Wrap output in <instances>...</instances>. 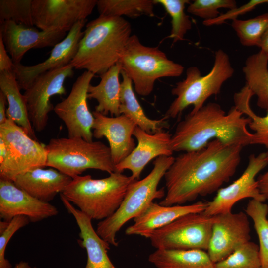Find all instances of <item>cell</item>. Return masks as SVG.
Listing matches in <instances>:
<instances>
[{"instance_id": "6da1fadb", "label": "cell", "mask_w": 268, "mask_h": 268, "mask_svg": "<svg viewBox=\"0 0 268 268\" xmlns=\"http://www.w3.org/2000/svg\"><path fill=\"white\" fill-rule=\"evenodd\" d=\"M242 148L215 139L175 158L165 174L166 193L159 204L182 205L217 191L235 174Z\"/></svg>"}, {"instance_id": "7a4b0ae2", "label": "cell", "mask_w": 268, "mask_h": 268, "mask_svg": "<svg viewBox=\"0 0 268 268\" xmlns=\"http://www.w3.org/2000/svg\"><path fill=\"white\" fill-rule=\"evenodd\" d=\"M243 115L234 106L225 113L217 103L205 104L197 112H190L178 123L171 136L172 150L195 151L215 139L243 147L254 145V134L247 129L251 119Z\"/></svg>"}, {"instance_id": "3957f363", "label": "cell", "mask_w": 268, "mask_h": 268, "mask_svg": "<svg viewBox=\"0 0 268 268\" xmlns=\"http://www.w3.org/2000/svg\"><path fill=\"white\" fill-rule=\"evenodd\" d=\"M131 32L123 17L99 15L86 24L70 64L100 76L119 62Z\"/></svg>"}, {"instance_id": "277c9868", "label": "cell", "mask_w": 268, "mask_h": 268, "mask_svg": "<svg viewBox=\"0 0 268 268\" xmlns=\"http://www.w3.org/2000/svg\"><path fill=\"white\" fill-rule=\"evenodd\" d=\"M134 180L118 172L99 179L80 175L72 179L61 194L92 220H103L118 209Z\"/></svg>"}, {"instance_id": "5b68a950", "label": "cell", "mask_w": 268, "mask_h": 268, "mask_svg": "<svg viewBox=\"0 0 268 268\" xmlns=\"http://www.w3.org/2000/svg\"><path fill=\"white\" fill-rule=\"evenodd\" d=\"M172 156H162L153 162L151 171L143 179L134 180L129 186L118 209L110 216L97 224L98 235L114 246L117 232L128 221L139 215L156 199L165 196L163 188L158 189L160 180L174 162Z\"/></svg>"}, {"instance_id": "8992f818", "label": "cell", "mask_w": 268, "mask_h": 268, "mask_svg": "<svg viewBox=\"0 0 268 268\" xmlns=\"http://www.w3.org/2000/svg\"><path fill=\"white\" fill-rule=\"evenodd\" d=\"M234 73L230 58L222 49L215 52L213 67L205 75H201L196 67H189L186 78L177 82L172 88V94L176 98L164 117L167 119L176 118L190 105L193 106L190 112H197L210 97L220 93L223 84L232 77Z\"/></svg>"}, {"instance_id": "52a82bcc", "label": "cell", "mask_w": 268, "mask_h": 268, "mask_svg": "<svg viewBox=\"0 0 268 268\" xmlns=\"http://www.w3.org/2000/svg\"><path fill=\"white\" fill-rule=\"evenodd\" d=\"M119 62L133 83L135 92L141 96L151 94L158 79L180 76L184 69L181 64L168 59L158 47L142 44L135 35L130 37Z\"/></svg>"}, {"instance_id": "ba28073f", "label": "cell", "mask_w": 268, "mask_h": 268, "mask_svg": "<svg viewBox=\"0 0 268 268\" xmlns=\"http://www.w3.org/2000/svg\"><path fill=\"white\" fill-rule=\"evenodd\" d=\"M47 166L72 179L87 169L116 172L109 146L101 141H88L81 137L53 138L46 145Z\"/></svg>"}, {"instance_id": "9c48e42d", "label": "cell", "mask_w": 268, "mask_h": 268, "mask_svg": "<svg viewBox=\"0 0 268 268\" xmlns=\"http://www.w3.org/2000/svg\"><path fill=\"white\" fill-rule=\"evenodd\" d=\"M0 137L7 148L6 157L0 164V178L13 181L30 170L47 166L46 145L31 138L12 120L7 118L0 125Z\"/></svg>"}, {"instance_id": "30bf717a", "label": "cell", "mask_w": 268, "mask_h": 268, "mask_svg": "<svg viewBox=\"0 0 268 268\" xmlns=\"http://www.w3.org/2000/svg\"><path fill=\"white\" fill-rule=\"evenodd\" d=\"M216 216L202 212L183 215L153 231L149 239L156 249L207 251Z\"/></svg>"}, {"instance_id": "8fae6325", "label": "cell", "mask_w": 268, "mask_h": 268, "mask_svg": "<svg viewBox=\"0 0 268 268\" xmlns=\"http://www.w3.org/2000/svg\"><path fill=\"white\" fill-rule=\"evenodd\" d=\"M74 67L67 65L45 72L38 76L24 92L29 119L35 131L41 132L46 127L49 113L54 106L50 99L55 95L66 94L64 86L67 78L74 75Z\"/></svg>"}, {"instance_id": "7c38bea8", "label": "cell", "mask_w": 268, "mask_h": 268, "mask_svg": "<svg viewBox=\"0 0 268 268\" xmlns=\"http://www.w3.org/2000/svg\"><path fill=\"white\" fill-rule=\"evenodd\" d=\"M93 73L85 71L73 83L68 96L57 104L54 111L64 123L68 137H81L93 141L94 118L87 104V94Z\"/></svg>"}, {"instance_id": "4fadbf2b", "label": "cell", "mask_w": 268, "mask_h": 268, "mask_svg": "<svg viewBox=\"0 0 268 268\" xmlns=\"http://www.w3.org/2000/svg\"><path fill=\"white\" fill-rule=\"evenodd\" d=\"M96 3L97 0H32L33 25L43 31L68 32L86 20Z\"/></svg>"}, {"instance_id": "5bb4252c", "label": "cell", "mask_w": 268, "mask_h": 268, "mask_svg": "<svg viewBox=\"0 0 268 268\" xmlns=\"http://www.w3.org/2000/svg\"><path fill=\"white\" fill-rule=\"evenodd\" d=\"M268 164L265 152L258 155H250L247 166L241 175L229 185L220 188L213 199L207 202L203 213L207 216H215L230 212L238 201L246 198L265 202L256 178Z\"/></svg>"}, {"instance_id": "9a60e30c", "label": "cell", "mask_w": 268, "mask_h": 268, "mask_svg": "<svg viewBox=\"0 0 268 268\" xmlns=\"http://www.w3.org/2000/svg\"><path fill=\"white\" fill-rule=\"evenodd\" d=\"M215 216L207 251L214 263L225 259L251 239L249 216L245 212Z\"/></svg>"}, {"instance_id": "2e32d148", "label": "cell", "mask_w": 268, "mask_h": 268, "mask_svg": "<svg viewBox=\"0 0 268 268\" xmlns=\"http://www.w3.org/2000/svg\"><path fill=\"white\" fill-rule=\"evenodd\" d=\"M0 37L14 64H21L25 54L31 49L54 47L66 36L63 30H39L33 26L12 21L0 22Z\"/></svg>"}, {"instance_id": "e0dca14e", "label": "cell", "mask_w": 268, "mask_h": 268, "mask_svg": "<svg viewBox=\"0 0 268 268\" xmlns=\"http://www.w3.org/2000/svg\"><path fill=\"white\" fill-rule=\"evenodd\" d=\"M86 21L76 23L67 36L53 47L50 56L44 61L32 66L14 64L12 71L20 90H26L39 75L70 63L77 51Z\"/></svg>"}, {"instance_id": "ac0fdd59", "label": "cell", "mask_w": 268, "mask_h": 268, "mask_svg": "<svg viewBox=\"0 0 268 268\" xmlns=\"http://www.w3.org/2000/svg\"><path fill=\"white\" fill-rule=\"evenodd\" d=\"M58 209L41 201L18 187L13 181L0 178V217L10 221L14 217L25 216L37 222L58 215Z\"/></svg>"}, {"instance_id": "d6986e66", "label": "cell", "mask_w": 268, "mask_h": 268, "mask_svg": "<svg viewBox=\"0 0 268 268\" xmlns=\"http://www.w3.org/2000/svg\"><path fill=\"white\" fill-rule=\"evenodd\" d=\"M133 135L137 141V145L115 168L118 172L130 170L131 177L138 180L144 167L153 159L162 156H172V135L164 130L150 134L136 126Z\"/></svg>"}, {"instance_id": "ffe728a7", "label": "cell", "mask_w": 268, "mask_h": 268, "mask_svg": "<svg viewBox=\"0 0 268 268\" xmlns=\"http://www.w3.org/2000/svg\"><path fill=\"white\" fill-rule=\"evenodd\" d=\"M92 114L94 118L93 137L97 139L105 137L107 139L112 161L116 166L135 147L132 136L136 125L124 115L108 117L96 111Z\"/></svg>"}, {"instance_id": "44dd1931", "label": "cell", "mask_w": 268, "mask_h": 268, "mask_svg": "<svg viewBox=\"0 0 268 268\" xmlns=\"http://www.w3.org/2000/svg\"><path fill=\"white\" fill-rule=\"evenodd\" d=\"M207 202L199 201L186 205L164 206L152 202L125 230L128 235H138L148 238L154 231L170 224L179 217L191 213L202 212Z\"/></svg>"}, {"instance_id": "7402d4cb", "label": "cell", "mask_w": 268, "mask_h": 268, "mask_svg": "<svg viewBox=\"0 0 268 268\" xmlns=\"http://www.w3.org/2000/svg\"><path fill=\"white\" fill-rule=\"evenodd\" d=\"M61 200L68 212L73 216L79 228V244L86 251L87 263L84 268H117L107 252L110 244L101 238L93 227L92 219L76 208L62 194Z\"/></svg>"}, {"instance_id": "603a6c76", "label": "cell", "mask_w": 268, "mask_h": 268, "mask_svg": "<svg viewBox=\"0 0 268 268\" xmlns=\"http://www.w3.org/2000/svg\"><path fill=\"white\" fill-rule=\"evenodd\" d=\"M72 178L53 168H36L17 176L13 182L32 197L49 202L62 193Z\"/></svg>"}, {"instance_id": "cb8c5ba5", "label": "cell", "mask_w": 268, "mask_h": 268, "mask_svg": "<svg viewBox=\"0 0 268 268\" xmlns=\"http://www.w3.org/2000/svg\"><path fill=\"white\" fill-rule=\"evenodd\" d=\"M122 67L120 62L110 68L100 75V82L96 85H90L87 97L94 99L98 104L95 110L105 115L110 113L112 116L120 114L121 83L119 75Z\"/></svg>"}, {"instance_id": "d4e9b609", "label": "cell", "mask_w": 268, "mask_h": 268, "mask_svg": "<svg viewBox=\"0 0 268 268\" xmlns=\"http://www.w3.org/2000/svg\"><path fill=\"white\" fill-rule=\"evenodd\" d=\"M121 74L120 114L124 115L133 121L136 126L150 134L168 128L169 125L164 117L160 119L153 120L146 115L134 92L131 79L122 70Z\"/></svg>"}, {"instance_id": "484cf974", "label": "cell", "mask_w": 268, "mask_h": 268, "mask_svg": "<svg viewBox=\"0 0 268 268\" xmlns=\"http://www.w3.org/2000/svg\"><path fill=\"white\" fill-rule=\"evenodd\" d=\"M0 89L7 99V118L21 127L31 138L37 140L35 130L29 119L23 94L20 92L13 71L0 73Z\"/></svg>"}, {"instance_id": "4316f807", "label": "cell", "mask_w": 268, "mask_h": 268, "mask_svg": "<svg viewBox=\"0 0 268 268\" xmlns=\"http://www.w3.org/2000/svg\"><path fill=\"white\" fill-rule=\"evenodd\" d=\"M157 268H215L205 251L198 249H157L148 257Z\"/></svg>"}, {"instance_id": "83f0119b", "label": "cell", "mask_w": 268, "mask_h": 268, "mask_svg": "<svg viewBox=\"0 0 268 268\" xmlns=\"http://www.w3.org/2000/svg\"><path fill=\"white\" fill-rule=\"evenodd\" d=\"M246 84L257 98V105L268 110V54L260 50L249 56L242 68Z\"/></svg>"}, {"instance_id": "f1b7e54d", "label": "cell", "mask_w": 268, "mask_h": 268, "mask_svg": "<svg viewBox=\"0 0 268 268\" xmlns=\"http://www.w3.org/2000/svg\"><path fill=\"white\" fill-rule=\"evenodd\" d=\"M155 4L151 0H98L96 7L100 15L136 18L153 17Z\"/></svg>"}, {"instance_id": "f546056e", "label": "cell", "mask_w": 268, "mask_h": 268, "mask_svg": "<svg viewBox=\"0 0 268 268\" xmlns=\"http://www.w3.org/2000/svg\"><path fill=\"white\" fill-rule=\"evenodd\" d=\"M253 96L251 91L245 85L240 91L235 94L234 106L250 118L251 122L248 126L254 131V145H263L268 149V110L264 116L256 115L250 104Z\"/></svg>"}, {"instance_id": "4dcf8cb0", "label": "cell", "mask_w": 268, "mask_h": 268, "mask_svg": "<svg viewBox=\"0 0 268 268\" xmlns=\"http://www.w3.org/2000/svg\"><path fill=\"white\" fill-rule=\"evenodd\" d=\"M245 212L252 219L258 236L262 268H268V205L251 199Z\"/></svg>"}, {"instance_id": "1f68e13d", "label": "cell", "mask_w": 268, "mask_h": 268, "mask_svg": "<svg viewBox=\"0 0 268 268\" xmlns=\"http://www.w3.org/2000/svg\"><path fill=\"white\" fill-rule=\"evenodd\" d=\"M231 26L243 46L259 47L268 27V12L247 20L233 19Z\"/></svg>"}, {"instance_id": "d6a6232c", "label": "cell", "mask_w": 268, "mask_h": 268, "mask_svg": "<svg viewBox=\"0 0 268 268\" xmlns=\"http://www.w3.org/2000/svg\"><path fill=\"white\" fill-rule=\"evenodd\" d=\"M155 4L161 5L171 18V30L169 38L175 43L184 39L192 28L189 16L185 12L188 0H153Z\"/></svg>"}, {"instance_id": "836d02e7", "label": "cell", "mask_w": 268, "mask_h": 268, "mask_svg": "<svg viewBox=\"0 0 268 268\" xmlns=\"http://www.w3.org/2000/svg\"><path fill=\"white\" fill-rule=\"evenodd\" d=\"M215 268H262L259 245L248 242L225 259L215 263Z\"/></svg>"}, {"instance_id": "e575fe53", "label": "cell", "mask_w": 268, "mask_h": 268, "mask_svg": "<svg viewBox=\"0 0 268 268\" xmlns=\"http://www.w3.org/2000/svg\"><path fill=\"white\" fill-rule=\"evenodd\" d=\"M6 21L33 26L32 0H0V23Z\"/></svg>"}, {"instance_id": "d590c367", "label": "cell", "mask_w": 268, "mask_h": 268, "mask_svg": "<svg viewBox=\"0 0 268 268\" xmlns=\"http://www.w3.org/2000/svg\"><path fill=\"white\" fill-rule=\"evenodd\" d=\"M237 7L234 0H195L187 7L188 13L203 19V21L214 19L220 14L219 9L229 10Z\"/></svg>"}, {"instance_id": "8d00e7d4", "label": "cell", "mask_w": 268, "mask_h": 268, "mask_svg": "<svg viewBox=\"0 0 268 268\" xmlns=\"http://www.w3.org/2000/svg\"><path fill=\"white\" fill-rule=\"evenodd\" d=\"M30 222L25 216L14 217L10 221L6 230L0 234V268H11L12 265L5 256L7 245L14 233Z\"/></svg>"}, {"instance_id": "74e56055", "label": "cell", "mask_w": 268, "mask_h": 268, "mask_svg": "<svg viewBox=\"0 0 268 268\" xmlns=\"http://www.w3.org/2000/svg\"><path fill=\"white\" fill-rule=\"evenodd\" d=\"M265 3L268 4V0H251L240 7H237L234 9L229 10L224 14H220L214 19L203 21V23L205 26H211L221 24L228 19L233 20L237 19V17L239 15L247 13L254 9L257 6Z\"/></svg>"}, {"instance_id": "f35d334b", "label": "cell", "mask_w": 268, "mask_h": 268, "mask_svg": "<svg viewBox=\"0 0 268 268\" xmlns=\"http://www.w3.org/2000/svg\"><path fill=\"white\" fill-rule=\"evenodd\" d=\"M8 54L3 40L0 37V73L13 70L14 63Z\"/></svg>"}, {"instance_id": "ab89813d", "label": "cell", "mask_w": 268, "mask_h": 268, "mask_svg": "<svg viewBox=\"0 0 268 268\" xmlns=\"http://www.w3.org/2000/svg\"><path fill=\"white\" fill-rule=\"evenodd\" d=\"M265 153L266 159L268 162V149ZM257 180L261 194L266 201L268 200V170L264 174L259 176Z\"/></svg>"}, {"instance_id": "60d3db41", "label": "cell", "mask_w": 268, "mask_h": 268, "mask_svg": "<svg viewBox=\"0 0 268 268\" xmlns=\"http://www.w3.org/2000/svg\"><path fill=\"white\" fill-rule=\"evenodd\" d=\"M7 103L5 95L0 91V125L4 123L7 120L6 107Z\"/></svg>"}, {"instance_id": "b9f144b4", "label": "cell", "mask_w": 268, "mask_h": 268, "mask_svg": "<svg viewBox=\"0 0 268 268\" xmlns=\"http://www.w3.org/2000/svg\"><path fill=\"white\" fill-rule=\"evenodd\" d=\"M259 47L261 51L268 54V27L261 38Z\"/></svg>"}, {"instance_id": "7bdbcfd3", "label": "cell", "mask_w": 268, "mask_h": 268, "mask_svg": "<svg viewBox=\"0 0 268 268\" xmlns=\"http://www.w3.org/2000/svg\"><path fill=\"white\" fill-rule=\"evenodd\" d=\"M7 152V146L4 141L0 137V164L4 161Z\"/></svg>"}, {"instance_id": "ee69618b", "label": "cell", "mask_w": 268, "mask_h": 268, "mask_svg": "<svg viewBox=\"0 0 268 268\" xmlns=\"http://www.w3.org/2000/svg\"><path fill=\"white\" fill-rule=\"evenodd\" d=\"M13 268H37L36 266L31 267L27 262L21 261L15 264Z\"/></svg>"}, {"instance_id": "f6af8a7d", "label": "cell", "mask_w": 268, "mask_h": 268, "mask_svg": "<svg viewBox=\"0 0 268 268\" xmlns=\"http://www.w3.org/2000/svg\"><path fill=\"white\" fill-rule=\"evenodd\" d=\"M9 223V221L4 220L0 221V234L4 232L7 227H8Z\"/></svg>"}]
</instances>
